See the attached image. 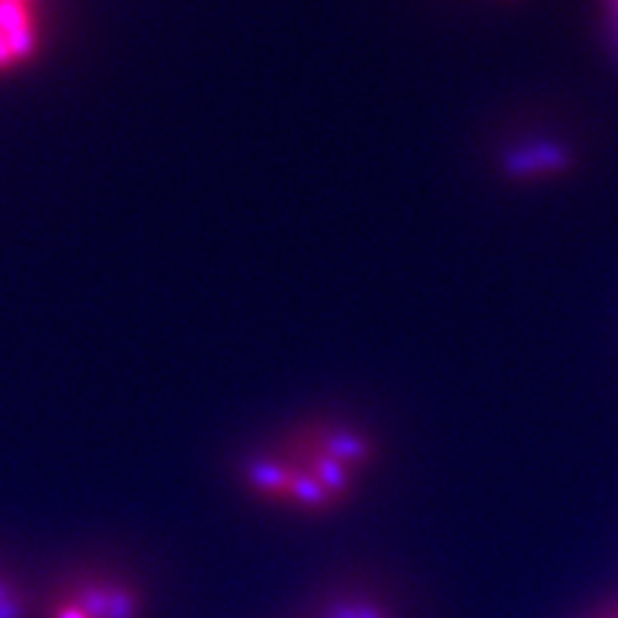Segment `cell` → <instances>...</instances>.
<instances>
[{
    "mask_svg": "<svg viewBox=\"0 0 618 618\" xmlns=\"http://www.w3.org/2000/svg\"><path fill=\"white\" fill-rule=\"evenodd\" d=\"M377 449L364 428L346 420H309L261 445L240 464L250 498L297 515L341 508L369 474Z\"/></svg>",
    "mask_w": 618,
    "mask_h": 618,
    "instance_id": "1",
    "label": "cell"
},
{
    "mask_svg": "<svg viewBox=\"0 0 618 618\" xmlns=\"http://www.w3.org/2000/svg\"><path fill=\"white\" fill-rule=\"evenodd\" d=\"M147 595L129 574L83 567L57 582L39 606V618H145Z\"/></svg>",
    "mask_w": 618,
    "mask_h": 618,
    "instance_id": "2",
    "label": "cell"
},
{
    "mask_svg": "<svg viewBox=\"0 0 618 618\" xmlns=\"http://www.w3.org/2000/svg\"><path fill=\"white\" fill-rule=\"evenodd\" d=\"M49 39V0H0V81L24 75Z\"/></svg>",
    "mask_w": 618,
    "mask_h": 618,
    "instance_id": "3",
    "label": "cell"
},
{
    "mask_svg": "<svg viewBox=\"0 0 618 618\" xmlns=\"http://www.w3.org/2000/svg\"><path fill=\"white\" fill-rule=\"evenodd\" d=\"M307 618H397L392 606L361 587H337L312 601Z\"/></svg>",
    "mask_w": 618,
    "mask_h": 618,
    "instance_id": "4",
    "label": "cell"
},
{
    "mask_svg": "<svg viewBox=\"0 0 618 618\" xmlns=\"http://www.w3.org/2000/svg\"><path fill=\"white\" fill-rule=\"evenodd\" d=\"M34 601L24 580L0 564V618H32Z\"/></svg>",
    "mask_w": 618,
    "mask_h": 618,
    "instance_id": "5",
    "label": "cell"
},
{
    "mask_svg": "<svg viewBox=\"0 0 618 618\" xmlns=\"http://www.w3.org/2000/svg\"><path fill=\"white\" fill-rule=\"evenodd\" d=\"M608 3V11H610V19H614V24L618 28V0H606Z\"/></svg>",
    "mask_w": 618,
    "mask_h": 618,
    "instance_id": "6",
    "label": "cell"
},
{
    "mask_svg": "<svg viewBox=\"0 0 618 618\" xmlns=\"http://www.w3.org/2000/svg\"><path fill=\"white\" fill-rule=\"evenodd\" d=\"M595 618H618V608H610V610H603V614H598Z\"/></svg>",
    "mask_w": 618,
    "mask_h": 618,
    "instance_id": "7",
    "label": "cell"
}]
</instances>
